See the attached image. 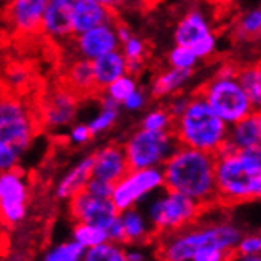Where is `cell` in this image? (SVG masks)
I'll list each match as a JSON object with an SVG mask.
<instances>
[{
	"instance_id": "51",
	"label": "cell",
	"mask_w": 261,
	"mask_h": 261,
	"mask_svg": "<svg viewBox=\"0 0 261 261\" xmlns=\"http://www.w3.org/2000/svg\"><path fill=\"white\" fill-rule=\"evenodd\" d=\"M0 56H2V46H0Z\"/></svg>"
},
{
	"instance_id": "29",
	"label": "cell",
	"mask_w": 261,
	"mask_h": 261,
	"mask_svg": "<svg viewBox=\"0 0 261 261\" xmlns=\"http://www.w3.org/2000/svg\"><path fill=\"white\" fill-rule=\"evenodd\" d=\"M84 247L73 241H62L59 244H54L43 253L41 261H83Z\"/></svg>"
},
{
	"instance_id": "22",
	"label": "cell",
	"mask_w": 261,
	"mask_h": 261,
	"mask_svg": "<svg viewBox=\"0 0 261 261\" xmlns=\"http://www.w3.org/2000/svg\"><path fill=\"white\" fill-rule=\"evenodd\" d=\"M90 64L98 94L106 86H110L113 81L120 78L122 74H127V60L124 54L120 53V49L106 53L94 59Z\"/></svg>"
},
{
	"instance_id": "13",
	"label": "cell",
	"mask_w": 261,
	"mask_h": 261,
	"mask_svg": "<svg viewBox=\"0 0 261 261\" xmlns=\"http://www.w3.org/2000/svg\"><path fill=\"white\" fill-rule=\"evenodd\" d=\"M116 24V22H114ZM114 24H100L86 32L76 35L73 40L74 51L78 57L94 60L106 53H111L120 48L119 38L116 35Z\"/></svg>"
},
{
	"instance_id": "21",
	"label": "cell",
	"mask_w": 261,
	"mask_h": 261,
	"mask_svg": "<svg viewBox=\"0 0 261 261\" xmlns=\"http://www.w3.org/2000/svg\"><path fill=\"white\" fill-rule=\"evenodd\" d=\"M64 84L70 90H73L80 98L98 95V90L94 81V73H92V64L90 60L83 57H74L67 65Z\"/></svg>"
},
{
	"instance_id": "39",
	"label": "cell",
	"mask_w": 261,
	"mask_h": 261,
	"mask_svg": "<svg viewBox=\"0 0 261 261\" xmlns=\"http://www.w3.org/2000/svg\"><path fill=\"white\" fill-rule=\"evenodd\" d=\"M67 138L73 146H84L94 138V135L90 133L87 124H71Z\"/></svg>"
},
{
	"instance_id": "45",
	"label": "cell",
	"mask_w": 261,
	"mask_h": 261,
	"mask_svg": "<svg viewBox=\"0 0 261 261\" xmlns=\"http://www.w3.org/2000/svg\"><path fill=\"white\" fill-rule=\"evenodd\" d=\"M125 259L127 261H149V256L141 245L130 244V247H125Z\"/></svg>"
},
{
	"instance_id": "30",
	"label": "cell",
	"mask_w": 261,
	"mask_h": 261,
	"mask_svg": "<svg viewBox=\"0 0 261 261\" xmlns=\"http://www.w3.org/2000/svg\"><path fill=\"white\" fill-rule=\"evenodd\" d=\"M83 261H127L125 259V245L106 241L95 247L84 250Z\"/></svg>"
},
{
	"instance_id": "15",
	"label": "cell",
	"mask_w": 261,
	"mask_h": 261,
	"mask_svg": "<svg viewBox=\"0 0 261 261\" xmlns=\"http://www.w3.org/2000/svg\"><path fill=\"white\" fill-rule=\"evenodd\" d=\"M114 22H117L116 10L106 8L95 0H74L71 8V37L80 35L100 24Z\"/></svg>"
},
{
	"instance_id": "14",
	"label": "cell",
	"mask_w": 261,
	"mask_h": 261,
	"mask_svg": "<svg viewBox=\"0 0 261 261\" xmlns=\"http://www.w3.org/2000/svg\"><path fill=\"white\" fill-rule=\"evenodd\" d=\"M46 2L48 0H8L5 7V19L16 34H40Z\"/></svg>"
},
{
	"instance_id": "26",
	"label": "cell",
	"mask_w": 261,
	"mask_h": 261,
	"mask_svg": "<svg viewBox=\"0 0 261 261\" xmlns=\"http://www.w3.org/2000/svg\"><path fill=\"white\" fill-rule=\"evenodd\" d=\"M261 34V11L253 8L245 11L234 21L233 38L239 43H253Z\"/></svg>"
},
{
	"instance_id": "20",
	"label": "cell",
	"mask_w": 261,
	"mask_h": 261,
	"mask_svg": "<svg viewBox=\"0 0 261 261\" xmlns=\"http://www.w3.org/2000/svg\"><path fill=\"white\" fill-rule=\"evenodd\" d=\"M226 140L236 149H259L261 147V114L253 111L228 127Z\"/></svg>"
},
{
	"instance_id": "40",
	"label": "cell",
	"mask_w": 261,
	"mask_h": 261,
	"mask_svg": "<svg viewBox=\"0 0 261 261\" xmlns=\"http://www.w3.org/2000/svg\"><path fill=\"white\" fill-rule=\"evenodd\" d=\"M147 94L138 87L136 90H133L132 94L124 100V103H122L120 106H124V108L130 113H136V111H141L146 108V105H147Z\"/></svg>"
},
{
	"instance_id": "31",
	"label": "cell",
	"mask_w": 261,
	"mask_h": 261,
	"mask_svg": "<svg viewBox=\"0 0 261 261\" xmlns=\"http://www.w3.org/2000/svg\"><path fill=\"white\" fill-rule=\"evenodd\" d=\"M138 87H140V86H138V80L135 78V76L127 73V74H122L120 78H117L116 81H113L110 86H106L101 90V94L108 95L116 103L122 105V103H124V100Z\"/></svg>"
},
{
	"instance_id": "23",
	"label": "cell",
	"mask_w": 261,
	"mask_h": 261,
	"mask_svg": "<svg viewBox=\"0 0 261 261\" xmlns=\"http://www.w3.org/2000/svg\"><path fill=\"white\" fill-rule=\"evenodd\" d=\"M119 219L124 228V234H125V244L132 245H143L152 241V238L155 236V231L146 217L144 211L140 207H132L127 211L119 212Z\"/></svg>"
},
{
	"instance_id": "35",
	"label": "cell",
	"mask_w": 261,
	"mask_h": 261,
	"mask_svg": "<svg viewBox=\"0 0 261 261\" xmlns=\"http://www.w3.org/2000/svg\"><path fill=\"white\" fill-rule=\"evenodd\" d=\"M119 49L124 54L125 60H144L147 54L146 41L136 35H132L127 41L122 43Z\"/></svg>"
},
{
	"instance_id": "6",
	"label": "cell",
	"mask_w": 261,
	"mask_h": 261,
	"mask_svg": "<svg viewBox=\"0 0 261 261\" xmlns=\"http://www.w3.org/2000/svg\"><path fill=\"white\" fill-rule=\"evenodd\" d=\"M196 92L228 127L252 114L253 111H259L255 110L236 76L214 74L201 87H198Z\"/></svg>"
},
{
	"instance_id": "10",
	"label": "cell",
	"mask_w": 261,
	"mask_h": 261,
	"mask_svg": "<svg viewBox=\"0 0 261 261\" xmlns=\"http://www.w3.org/2000/svg\"><path fill=\"white\" fill-rule=\"evenodd\" d=\"M30 184L19 168L0 171V223L18 226L27 217Z\"/></svg>"
},
{
	"instance_id": "33",
	"label": "cell",
	"mask_w": 261,
	"mask_h": 261,
	"mask_svg": "<svg viewBox=\"0 0 261 261\" xmlns=\"http://www.w3.org/2000/svg\"><path fill=\"white\" fill-rule=\"evenodd\" d=\"M198 57L193 54V51L187 46H179L176 44L174 48L168 54V64L173 68L179 70H195L198 65Z\"/></svg>"
},
{
	"instance_id": "25",
	"label": "cell",
	"mask_w": 261,
	"mask_h": 261,
	"mask_svg": "<svg viewBox=\"0 0 261 261\" xmlns=\"http://www.w3.org/2000/svg\"><path fill=\"white\" fill-rule=\"evenodd\" d=\"M100 103H101V110L100 113L87 122V127L90 130V133L95 136L103 135L106 132H110L119 120V114H120V105L116 103L113 98H110L108 95H105L100 92Z\"/></svg>"
},
{
	"instance_id": "8",
	"label": "cell",
	"mask_w": 261,
	"mask_h": 261,
	"mask_svg": "<svg viewBox=\"0 0 261 261\" xmlns=\"http://www.w3.org/2000/svg\"><path fill=\"white\" fill-rule=\"evenodd\" d=\"M40 132L38 117L14 95H0V141L21 155Z\"/></svg>"
},
{
	"instance_id": "38",
	"label": "cell",
	"mask_w": 261,
	"mask_h": 261,
	"mask_svg": "<svg viewBox=\"0 0 261 261\" xmlns=\"http://www.w3.org/2000/svg\"><path fill=\"white\" fill-rule=\"evenodd\" d=\"M19 160H21V153L18 150H14L7 143L0 141V171H7V170H13V168H18Z\"/></svg>"
},
{
	"instance_id": "32",
	"label": "cell",
	"mask_w": 261,
	"mask_h": 261,
	"mask_svg": "<svg viewBox=\"0 0 261 261\" xmlns=\"http://www.w3.org/2000/svg\"><path fill=\"white\" fill-rule=\"evenodd\" d=\"M174 119L168 113L165 106H159V108L150 110L141 120V128L153 130V132H165V130H173Z\"/></svg>"
},
{
	"instance_id": "49",
	"label": "cell",
	"mask_w": 261,
	"mask_h": 261,
	"mask_svg": "<svg viewBox=\"0 0 261 261\" xmlns=\"http://www.w3.org/2000/svg\"><path fill=\"white\" fill-rule=\"evenodd\" d=\"M233 261H261L259 255H234Z\"/></svg>"
},
{
	"instance_id": "44",
	"label": "cell",
	"mask_w": 261,
	"mask_h": 261,
	"mask_svg": "<svg viewBox=\"0 0 261 261\" xmlns=\"http://www.w3.org/2000/svg\"><path fill=\"white\" fill-rule=\"evenodd\" d=\"M106 234H108V241H113V242L125 245V234H124V228H122L119 216H117V219L108 228H106Z\"/></svg>"
},
{
	"instance_id": "7",
	"label": "cell",
	"mask_w": 261,
	"mask_h": 261,
	"mask_svg": "<svg viewBox=\"0 0 261 261\" xmlns=\"http://www.w3.org/2000/svg\"><path fill=\"white\" fill-rule=\"evenodd\" d=\"M179 146L173 130L153 132L141 127L135 130L122 144L130 170L162 168Z\"/></svg>"
},
{
	"instance_id": "47",
	"label": "cell",
	"mask_w": 261,
	"mask_h": 261,
	"mask_svg": "<svg viewBox=\"0 0 261 261\" xmlns=\"http://www.w3.org/2000/svg\"><path fill=\"white\" fill-rule=\"evenodd\" d=\"M203 2L217 10H226L234 4V0H203Z\"/></svg>"
},
{
	"instance_id": "42",
	"label": "cell",
	"mask_w": 261,
	"mask_h": 261,
	"mask_svg": "<svg viewBox=\"0 0 261 261\" xmlns=\"http://www.w3.org/2000/svg\"><path fill=\"white\" fill-rule=\"evenodd\" d=\"M189 101H190V95L179 92V94H174L170 97V101H168V105L165 106V108L173 116V119H177L184 111H186Z\"/></svg>"
},
{
	"instance_id": "17",
	"label": "cell",
	"mask_w": 261,
	"mask_h": 261,
	"mask_svg": "<svg viewBox=\"0 0 261 261\" xmlns=\"http://www.w3.org/2000/svg\"><path fill=\"white\" fill-rule=\"evenodd\" d=\"M74 0H48L41 19L40 34L49 40L71 37V8Z\"/></svg>"
},
{
	"instance_id": "16",
	"label": "cell",
	"mask_w": 261,
	"mask_h": 261,
	"mask_svg": "<svg viewBox=\"0 0 261 261\" xmlns=\"http://www.w3.org/2000/svg\"><path fill=\"white\" fill-rule=\"evenodd\" d=\"M92 157H94L92 176L108 180L111 184L117 182L130 170L122 144H116V143L105 144L95 153H92Z\"/></svg>"
},
{
	"instance_id": "48",
	"label": "cell",
	"mask_w": 261,
	"mask_h": 261,
	"mask_svg": "<svg viewBox=\"0 0 261 261\" xmlns=\"http://www.w3.org/2000/svg\"><path fill=\"white\" fill-rule=\"evenodd\" d=\"M97 4L106 7V8H111V10H116L119 8L122 4H124V0H95Z\"/></svg>"
},
{
	"instance_id": "24",
	"label": "cell",
	"mask_w": 261,
	"mask_h": 261,
	"mask_svg": "<svg viewBox=\"0 0 261 261\" xmlns=\"http://www.w3.org/2000/svg\"><path fill=\"white\" fill-rule=\"evenodd\" d=\"M193 76V70H179V68H166L160 71L150 84V95L157 100L170 98L189 84Z\"/></svg>"
},
{
	"instance_id": "19",
	"label": "cell",
	"mask_w": 261,
	"mask_h": 261,
	"mask_svg": "<svg viewBox=\"0 0 261 261\" xmlns=\"http://www.w3.org/2000/svg\"><path fill=\"white\" fill-rule=\"evenodd\" d=\"M211 32L212 27L207 16L201 10L193 8L184 14L180 21L177 22L174 29V43L179 46L190 48L198 40H201Z\"/></svg>"
},
{
	"instance_id": "41",
	"label": "cell",
	"mask_w": 261,
	"mask_h": 261,
	"mask_svg": "<svg viewBox=\"0 0 261 261\" xmlns=\"http://www.w3.org/2000/svg\"><path fill=\"white\" fill-rule=\"evenodd\" d=\"M87 193L98 196V198H111V192H113V184L108 180H103L98 177L92 176L90 180L87 182V186L84 189Z\"/></svg>"
},
{
	"instance_id": "43",
	"label": "cell",
	"mask_w": 261,
	"mask_h": 261,
	"mask_svg": "<svg viewBox=\"0 0 261 261\" xmlns=\"http://www.w3.org/2000/svg\"><path fill=\"white\" fill-rule=\"evenodd\" d=\"M8 81H10V86L14 87H22L25 84H29V78H30V74L27 71L25 67H21V65H14L8 70Z\"/></svg>"
},
{
	"instance_id": "37",
	"label": "cell",
	"mask_w": 261,
	"mask_h": 261,
	"mask_svg": "<svg viewBox=\"0 0 261 261\" xmlns=\"http://www.w3.org/2000/svg\"><path fill=\"white\" fill-rule=\"evenodd\" d=\"M261 253V238L258 233L242 234L236 244L234 255H259Z\"/></svg>"
},
{
	"instance_id": "11",
	"label": "cell",
	"mask_w": 261,
	"mask_h": 261,
	"mask_svg": "<svg viewBox=\"0 0 261 261\" xmlns=\"http://www.w3.org/2000/svg\"><path fill=\"white\" fill-rule=\"evenodd\" d=\"M80 100L81 98L65 84L49 89L40 103L37 116L38 124L49 130L70 127L74 124L76 114H78Z\"/></svg>"
},
{
	"instance_id": "12",
	"label": "cell",
	"mask_w": 261,
	"mask_h": 261,
	"mask_svg": "<svg viewBox=\"0 0 261 261\" xmlns=\"http://www.w3.org/2000/svg\"><path fill=\"white\" fill-rule=\"evenodd\" d=\"M70 217L76 222L108 228L119 216V211L113 204L111 198H98L86 190L76 193L68 199Z\"/></svg>"
},
{
	"instance_id": "2",
	"label": "cell",
	"mask_w": 261,
	"mask_h": 261,
	"mask_svg": "<svg viewBox=\"0 0 261 261\" xmlns=\"http://www.w3.org/2000/svg\"><path fill=\"white\" fill-rule=\"evenodd\" d=\"M162 171L165 189L186 195L206 209L217 204L214 153L179 146L163 163Z\"/></svg>"
},
{
	"instance_id": "4",
	"label": "cell",
	"mask_w": 261,
	"mask_h": 261,
	"mask_svg": "<svg viewBox=\"0 0 261 261\" xmlns=\"http://www.w3.org/2000/svg\"><path fill=\"white\" fill-rule=\"evenodd\" d=\"M173 133L180 146L204 150L216 155L228 136V125L195 90L190 94V101L186 111L174 119Z\"/></svg>"
},
{
	"instance_id": "46",
	"label": "cell",
	"mask_w": 261,
	"mask_h": 261,
	"mask_svg": "<svg viewBox=\"0 0 261 261\" xmlns=\"http://www.w3.org/2000/svg\"><path fill=\"white\" fill-rule=\"evenodd\" d=\"M114 27H116V35H117V38H119V43L122 44L124 41H127L133 34H132V30H130V27L125 24V22H116L114 24Z\"/></svg>"
},
{
	"instance_id": "50",
	"label": "cell",
	"mask_w": 261,
	"mask_h": 261,
	"mask_svg": "<svg viewBox=\"0 0 261 261\" xmlns=\"http://www.w3.org/2000/svg\"><path fill=\"white\" fill-rule=\"evenodd\" d=\"M141 2L146 8H153V7H157L160 2H163V0H141Z\"/></svg>"
},
{
	"instance_id": "28",
	"label": "cell",
	"mask_w": 261,
	"mask_h": 261,
	"mask_svg": "<svg viewBox=\"0 0 261 261\" xmlns=\"http://www.w3.org/2000/svg\"><path fill=\"white\" fill-rule=\"evenodd\" d=\"M71 239L78 242L81 247L90 249L108 241V234H106V229L101 226L76 222L71 231Z\"/></svg>"
},
{
	"instance_id": "9",
	"label": "cell",
	"mask_w": 261,
	"mask_h": 261,
	"mask_svg": "<svg viewBox=\"0 0 261 261\" xmlns=\"http://www.w3.org/2000/svg\"><path fill=\"white\" fill-rule=\"evenodd\" d=\"M165 187L162 168L128 170L113 184L111 201L119 212L136 207L144 199Z\"/></svg>"
},
{
	"instance_id": "5",
	"label": "cell",
	"mask_w": 261,
	"mask_h": 261,
	"mask_svg": "<svg viewBox=\"0 0 261 261\" xmlns=\"http://www.w3.org/2000/svg\"><path fill=\"white\" fill-rule=\"evenodd\" d=\"M204 211L206 207L196 203L195 199L163 187L152 195L144 214L155 234L162 236L193 225L203 217Z\"/></svg>"
},
{
	"instance_id": "3",
	"label": "cell",
	"mask_w": 261,
	"mask_h": 261,
	"mask_svg": "<svg viewBox=\"0 0 261 261\" xmlns=\"http://www.w3.org/2000/svg\"><path fill=\"white\" fill-rule=\"evenodd\" d=\"M242 234V228L231 220L201 223L198 219L193 225L179 231L162 234L159 256L162 261H190L193 250L203 244H214L225 250L234 252Z\"/></svg>"
},
{
	"instance_id": "36",
	"label": "cell",
	"mask_w": 261,
	"mask_h": 261,
	"mask_svg": "<svg viewBox=\"0 0 261 261\" xmlns=\"http://www.w3.org/2000/svg\"><path fill=\"white\" fill-rule=\"evenodd\" d=\"M190 49L198 57V60H206L212 57L217 51V35L214 32L207 34L201 40H198L193 46H190Z\"/></svg>"
},
{
	"instance_id": "34",
	"label": "cell",
	"mask_w": 261,
	"mask_h": 261,
	"mask_svg": "<svg viewBox=\"0 0 261 261\" xmlns=\"http://www.w3.org/2000/svg\"><path fill=\"white\" fill-rule=\"evenodd\" d=\"M233 256L234 252L225 250L214 244H203L193 250L190 261H233Z\"/></svg>"
},
{
	"instance_id": "27",
	"label": "cell",
	"mask_w": 261,
	"mask_h": 261,
	"mask_svg": "<svg viewBox=\"0 0 261 261\" xmlns=\"http://www.w3.org/2000/svg\"><path fill=\"white\" fill-rule=\"evenodd\" d=\"M236 80L245 90V94L249 95L255 110H259L261 105V70L259 64H247L239 65Z\"/></svg>"
},
{
	"instance_id": "18",
	"label": "cell",
	"mask_w": 261,
	"mask_h": 261,
	"mask_svg": "<svg viewBox=\"0 0 261 261\" xmlns=\"http://www.w3.org/2000/svg\"><path fill=\"white\" fill-rule=\"evenodd\" d=\"M92 165H94V157L92 155H86L76 165H73L70 170L59 179L57 186L54 189L56 198L62 199V201H68L71 196L83 192L92 177Z\"/></svg>"
},
{
	"instance_id": "1",
	"label": "cell",
	"mask_w": 261,
	"mask_h": 261,
	"mask_svg": "<svg viewBox=\"0 0 261 261\" xmlns=\"http://www.w3.org/2000/svg\"><path fill=\"white\" fill-rule=\"evenodd\" d=\"M261 195V147L236 149L228 140L216 153L217 204L238 206Z\"/></svg>"
}]
</instances>
